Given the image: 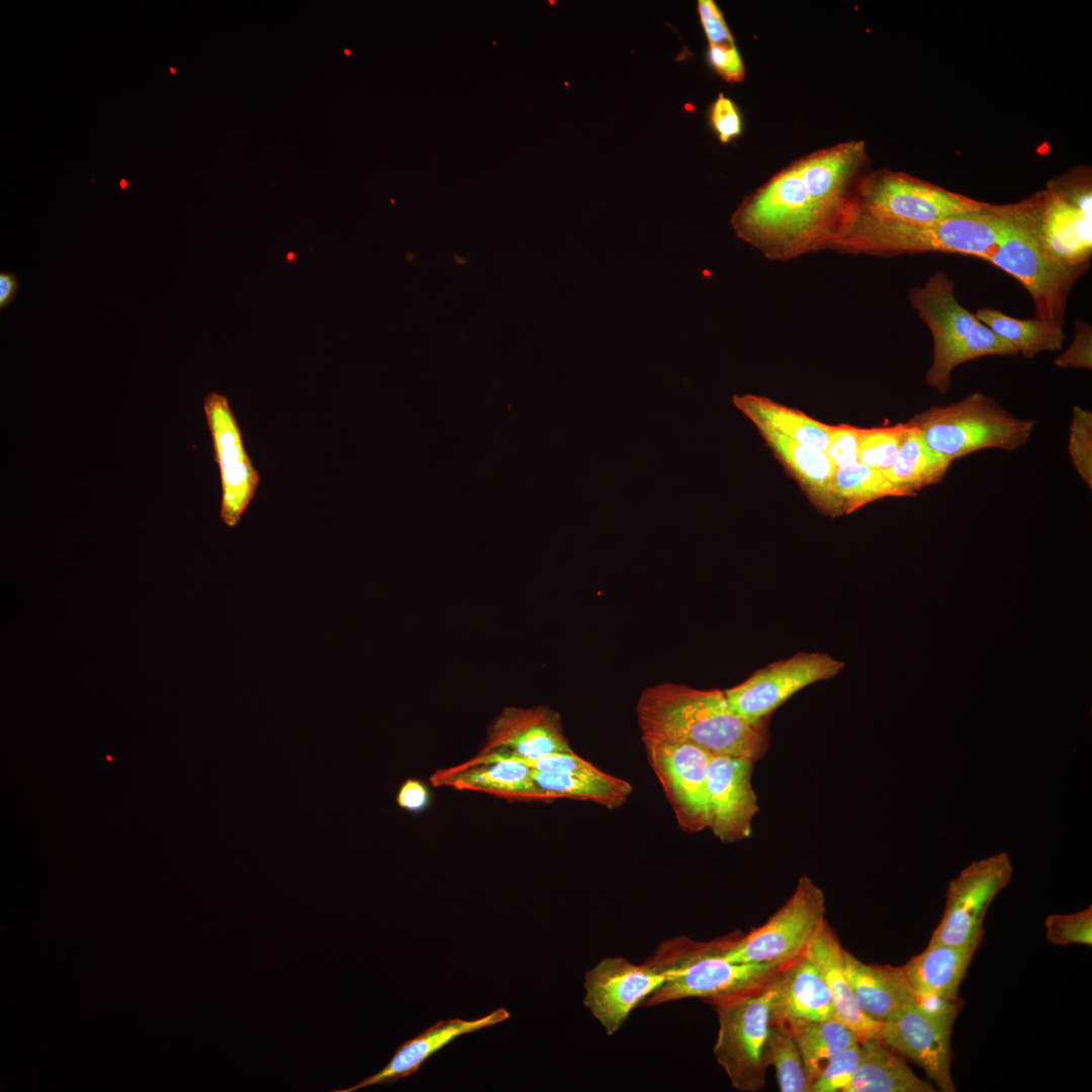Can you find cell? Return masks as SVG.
<instances>
[{"mask_svg":"<svg viewBox=\"0 0 1092 1092\" xmlns=\"http://www.w3.org/2000/svg\"><path fill=\"white\" fill-rule=\"evenodd\" d=\"M121 186H122V187L126 186V182H125V181H121Z\"/></svg>","mask_w":1092,"mask_h":1092,"instance_id":"cell-47","label":"cell"},{"mask_svg":"<svg viewBox=\"0 0 1092 1092\" xmlns=\"http://www.w3.org/2000/svg\"><path fill=\"white\" fill-rule=\"evenodd\" d=\"M532 768L515 757L475 754L457 765L437 769L430 777L434 787L474 791L509 801H545L556 798L537 785Z\"/></svg>","mask_w":1092,"mask_h":1092,"instance_id":"cell-20","label":"cell"},{"mask_svg":"<svg viewBox=\"0 0 1092 1092\" xmlns=\"http://www.w3.org/2000/svg\"><path fill=\"white\" fill-rule=\"evenodd\" d=\"M1013 867L1007 853L974 860L948 885L941 919L929 943L965 945L981 942L986 912L1007 887Z\"/></svg>","mask_w":1092,"mask_h":1092,"instance_id":"cell-11","label":"cell"},{"mask_svg":"<svg viewBox=\"0 0 1092 1092\" xmlns=\"http://www.w3.org/2000/svg\"><path fill=\"white\" fill-rule=\"evenodd\" d=\"M987 204L905 173L880 170L862 178L849 218L926 224L980 210Z\"/></svg>","mask_w":1092,"mask_h":1092,"instance_id":"cell-10","label":"cell"},{"mask_svg":"<svg viewBox=\"0 0 1092 1092\" xmlns=\"http://www.w3.org/2000/svg\"><path fill=\"white\" fill-rule=\"evenodd\" d=\"M572 749L558 714L546 706L507 707L492 721L480 755L537 759Z\"/></svg>","mask_w":1092,"mask_h":1092,"instance_id":"cell-19","label":"cell"},{"mask_svg":"<svg viewBox=\"0 0 1092 1092\" xmlns=\"http://www.w3.org/2000/svg\"><path fill=\"white\" fill-rule=\"evenodd\" d=\"M975 315L1026 358H1032L1044 351H1059L1063 347V328L1038 318H1016L990 307L979 308Z\"/></svg>","mask_w":1092,"mask_h":1092,"instance_id":"cell-32","label":"cell"},{"mask_svg":"<svg viewBox=\"0 0 1092 1092\" xmlns=\"http://www.w3.org/2000/svg\"><path fill=\"white\" fill-rule=\"evenodd\" d=\"M951 462L932 451L909 421L897 457L885 476L909 495L940 482Z\"/></svg>","mask_w":1092,"mask_h":1092,"instance_id":"cell-30","label":"cell"},{"mask_svg":"<svg viewBox=\"0 0 1092 1092\" xmlns=\"http://www.w3.org/2000/svg\"><path fill=\"white\" fill-rule=\"evenodd\" d=\"M708 59L725 81L737 83L744 79V64L736 47L709 46Z\"/></svg>","mask_w":1092,"mask_h":1092,"instance_id":"cell-44","label":"cell"},{"mask_svg":"<svg viewBox=\"0 0 1092 1092\" xmlns=\"http://www.w3.org/2000/svg\"><path fill=\"white\" fill-rule=\"evenodd\" d=\"M710 119L721 143L737 138L742 130V120L735 103L722 93L713 102Z\"/></svg>","mask_w":1092,"mask_h":1092,"instance_id":"cell-41","label":"cell"},{"mask_svg":"<svg viewBox=\"0 0 1092 1092\" xmlns=\"http://www.w3.org/2000/svg\"><path fill=\"white\" fill-rule=\"evenodd\" d=\"M925 444L949 460L982 449L1013 451L1031 437L1035 421L1018 419L982 392L935 405L910 421Z\"/></svg>","mask_w":1092,"mask_h":1092,"instance_id":"cell-7","label":"cell"},{"mask_svg":"<svg viewBox=\"0 0 1092 1092\" xmlns=\"http://www.w3.org/2000/svg\"><path fill=\"white\" fill-rule=\"evenodd\" d=\"M1008 205L984 208L926 224L852 216L832 251L844 255L896 257L930 252L986 259L1000 239Z\"/></svg>","mask_w":1092,"mask_h":1092,"instance_id":"cell-3","label":"cell"},{"mask_svg":"<svg viewBox=\"0 0 1092 1092\" xmlns=\"http://www.w3.org/2000/svg\"><path fill=\"white\" fill-rule=\"evenodd\" d=\"M766 1063L776 1071L782 1092H811L800 1050L790 1030L782 1023L772 1022L765 1049Z\"/></svg>","mask_w":1092,"mask_h":1092,"instance_id":"cell-34","label":"cell"},{"mask_svg":"<svg viewBox=\"0 0 1092 1092\" xmlns=\"http://www.w3.org/2000/svg\"><path fill=\"white\" fill-rule=\"evenodd\" d=\"M953 1022L928 1013L914 999L882 1023L881 1039L920 1066L939 1090L953 1092L950 1072Z\"/></svg>","mask_w":1092,"mask_h":1092,"instance_id":"cell-17","label":"cell"},{"mask_svg":"<svg viewBox=\"0 0 1092 1092\" xmlns=\"http://www.w3.org/2000/svg\"><path fill=\"white\" fill-rule=\"evenodd\" d=\"M1037 205V194L1008 205L1002 235L985 260L1021 283L1033 300L1035 318L1064 328L1069 294L1089 265H1065L1041 250Z\"/></svg>","mask_w":1092,"mask_h":1092,"instance_id":"cell-6","label":"cell"},{"mask_svg":"<svg viewBox=\"0 0 1092 1092\" xmlns=\"http://www.w3.org/2000/svg\"><path fill=\"white\" fill-rule=\"evenodd\" d=\"M772 978L754 991L711 1003L718 1017L713 1053L738 1091L756 1092L765 1084L768 1068L765 1049L775 995Z\"/></svg>","mask_w":1092,"mask_h":1092,"instance_id":"cell-9","label":"cell"},{"mask_svg":"<svg viewBox=\"0 0 1092 1092\" xmlns=\"http://www.w3.org/2000/svg\"><path fill=\"white\" fill-rule=\"evenodd\" d=\"M907 424L862 429L858 462L885 473L893 465Z\"/></svg>","mask_w":1092,"mask_h":1092,"instance_id":"cell-35","label":"cell"},{"mask_svg":"<svg viewBox=\"0 0 1092 1092\" xmlns=\"http://www.w3.org/2000/svg\"><path fill=\"white\" fill-rule=\"evenodd\" d=\"M1075 338L1070 347L1059 355L1055 365L1061 369H1092V329L1083 321H1077Z\"/></svg>","mask_w":1092,"mask_h":1092,"instance_id":"cell-40","label":"cell"},{"mask_svg":"<svg viewBox=\"0 0 1092 1092\" xmlns=\"http://www.w3.org/2000/svg\"><path fill=\"white\" fill-rule=\"evenodd\" d=\"M733 403L757 429L770 430L825 453L831 426L758 395H734Z\"/></svg>","mask_w":1092,"mask_h":1092,"instance_id":"cell-28","label":"cell"},{"mask_svg":"<svg viewBox=\"0 0 1092 1092\" xmlns=\"http://www.w3.org/2000/svg\"><path fill=\"white\" fill-rule=\"evenodd\" d=\"M844 663L827 653L801 652L768 664L724 691L731 710L750 724L765 719L800 690L836 676Z\"/></svg>","mask_w":1092,"mask_h":1092,"instance_id":"cell-12","label":"cell"},{"mask_svg":"<svg viewBox=\"0 0 1092 1092\" xmlns=\"http://www.w3.org/2000/svg\"><path fill=\"white\" fill-rule=\"evenodd\" d=\"M758 430L819 507L834 514L841 510L833 493L834 469L824 452L770 430Z\"/></svg>","mask_w":1092,"mask_h":1092,"instance_id":"cell-27","label":"cell"},{"mask_svg":"<svg viewBox=\"0 0 1092 1092\" xmlns=\"http://www.w3.org/2000/svg\"><path fill=\"white\" fill-rule=\"evenodd\" d=\"M1068 450L1075 470L1091 488L1092 413L1077 405L1073 408Z\"/></svg>","mask_w":1092,"mask_h":1092,"instance_id":"cell-36","label":"cell"},{"mask_svg":"<svg viewBox=\"0 0 1092 1092\" xmlns=\"http://www.w3.org/2000/svg\"><path fill=\"white\" fill-rule=\"evenodd\" d=\"M860 1060L846 1092H933L927 1081L917 1077L908 1065L882 1039L859 1041Z\"/></svg>","mask_w":1092,"mask_h":1092,"instance_id":"cell-26","label":"cell"},{"mask_svg":"<svg viewBox=\"0 0 1092 1092\" xmlns=\"http://www.w3.org/2000/svg\"><path fill=\"white\" fill-rule=\"evenodd\" d=\"M1046 938L1057 945L1092 944V908L1072 914H1052L1045 918Z\"/></svg>","mask_w":1092,"mask_h":1092,"instance_id":"cell-37","label":"cell"},{"mask_svg":"<svg viewBox=\"0 0 1092 1092\" xmlns=\"http://www.w3.org/2000/svg\"><path fill=\"white\" fill-rule=\"evenodd\" d=\"M648 761L679 826L697 832L708 826L707 776L711 753L690 743L642 736Z\"/></svg>","mask_w":1092,"mask_h":1092,"instance_id":"cell-14","label":"cell"},{"mask_svg":"<svg viewBox=\"0 0 1092 1092\" xmlns=\"http://www.w3.org/2000/svg\"><path fill=\"white\" fill-rule=\"evenodd\" d=\"M697 7L709 46L736 47L717 4L712 0H699Z\"/></svg>","mask_w":1092,"mask_h":1092,"instance_id":"cell-42","label":"cell"},{"mask_svg":"<svg viewBox=\"0 0 1092 1092\" xmlns=\"http://www.w3.org/2000/svg\"><path fill=\"white\" fill-rule=\"evenodd\" d=\"M860 1060L859 1041L827 1063L815 1077L811 1092H846Z\"/></svg>","mask_w":1092,"mask_h":1092,"instance_id":"cell-38","label":"cell"},{"mask_svg":"<svg viewBox=\"0 0 1092 1092\" xmlns=\"http://www.w3.org/2000/svg\"><path fill=\"white\" fill-rule=\"evenodd\" d=\"M843 967L856 1004L873 1020L883 1023L914 1000L902 967L866 964L845 949Z\"/></svg>","mask_w":1092,"mask_h":1092,"instance_id":"cell-24","label":"cell"},{"mask_svg":"<svg viewBox=\"0 0 1092 1092\" xmlns=\"http://www.w3.org/2000/svg\"><path fill=\"white\" fill-rule=\"evenodd\" d=\"M784 1025L797 1042L811 1085L827 1063L859 1041L856 1033L837 1017L822 1021H795Z\"/></svg>","mask_w":1092,"mask_h":1092,"instance_id":"cell-31","label":"cell"},{"mask_svg":"<svg viewBox=\"0 0 1092 1092\" xmlns=\"http://www.w3.org/2000/svg\"><path fill=\"white\" fill-rule=\"evenodd\" d=\"M17 277L11 272H0V308H4L15 297L18 290Z\"/></svg>","mask_w":1092,"mask_h":1092,"instance_id":"cell-46","label":"cell"},{"mask_svg":"<svg viewBox=\"0 0 1092 1092\" xmlns=\"http://www.w3.org/2000/svg\"><path fill=\"white\" fill-rule=\"evenodd\" d=\"M519 760L535 770L544 772L594 771L599 769L573 751L553 753L537 759Z\"/></svg>","mask_w":1092,"mask_h":1092,"instance_id":"cell-43","label":"cell"},{"mask_svg":"<svg viewBox=\"0 0 1092 1092\" xmlns=\"http://www.w3.org/2000/svg\"><path fill=\"white\" fill-rule=\"evenodd\" d=\"M754 761L749 758L711 754L707 776L708 826L722 841L733 842L750 834L758 812L751 786Z\"/></svg>","mask_w":1092,"mask_h":1092,"instance_id":"cell-18","label":"cell"},{"mask_svg":"<svg viewBox=\"0 0 1092 1092\" xmlns=\"http://www.w3.org/2000/svg\"><path fill=\"white\" fill-rule=\"evenodd\" d=\"M862 428L851 426L832 427L825 451L834 471L858 462Z\"/></svg>","mask_w":1092,"mask_h":1092,"instance_id":"cell-39","label":"cell"},{"mask_svg":"<svg viewBox=\"0 0 1092 1092\" xmlns=\"http://www.w3.org/2000/svg\"><path fill=\"white\" fill-rule=\"evenodd\" d=\"M532 770L537 785L556 799L589 800L613 809L624 804L632 792L630 783L600 769L574 772Z\"/></svg>","mask_w":1092,"mask_h":1092,"instance_id":"cell-29","label":"cell"},{"mask_svg":"<svg viewBox=\"0 0 1092 1092\" xmlns=\"http://www.w3.org/2000/svg\"><path fill=\"white\" fill-rule=\"evenodd\" d=\"M979 944L928 943L902 967L914 998L958 999L959 987Z\"/></svg>","mask_w":1092,"mask_h":1092,"instance_id":"cell-25","label":"cell"},{"mask_svg":"<svg viewBox=\"0 0 1092 1092\" xmlns=\"http://www.w3.org/2000/svg\"><path fill=\"white\" fill-rule=\"evenodd\" d=\"M833 493L840 509L846 513L882 497L909 496L883 472L860 462L834 471Z\"/></svg>","mask_w":1092,"mask_h":1092,"instance_id":"cell-33","label":"cell"},{"mask_svg":"<svg viewBox=\"0 0 1092 1092\" xmlns=\"http://www.w3.org/2000/svg\"><path fill=\"white\" fill-rule=\"evenodd\" d=\"M862 141H847L795 160L747 195L730 223L736 237L771 261L830 250L868 174Z\"/></svg>","mask_w":1092,"mask_h":1092,"instance_id":"cell-1","label":"cell"},{"mask_svg":"<svg viewBox=\"0 0 1092 1092\" xmlns=\"http://www.w3.org/2000/svg\"><path fill=\"white\" fill-rule=\"evenodd\" d=\"M509 1017L510 1012L507 1009L497 1008L473 1020L451 1018L438 1021L419 1035L400 1044L390 1061L377 1073L360 1080L349 1088L332 1091L355 1092L372 1086H387L395 1083L414 1075L431 1056L458 1036L495 1025Z\"/></svg>","mask_w":1092,"mask_h":1092,"instance_id":"cell-21","label":"cell"},{"mask_svg":"<svg viewBox=\"0 0 1092 1092\" xmlns=\"http://www.w3.org/2000/svg\"><path fill=\"white\" fill-rule=\"evenodd\" d=\"M1089 181L1051 183L1038 193L1035 235L1041 250L1069 266L1089 265L1092 254Z\"/></svg>","mask_w":1092,"mask_h":1092,"instance_id":"cell-13","label":"cell"},{"mask_svg":"<svg viewBox=\"0 0 1092 1092\" xmlns=\"http://www.w3.org/2000/svg\"><path fill=\"white\" fill-rule=\"evenodd\" d=\"M430 800L427 787L417 779H406L395 794L396 805L408 812L424 810Z\"/></svg>","mask_w":1092,"mask_h":1092,"instance_id":"cell-45","label":"cell"},{"mask_svg":"<svg viewBox=\"0 0 1092 1092\" xmlns=\"http://www.w3.org/2000/svg\"><path fill=\"white\" fill-rule=\"evenodd\" d=\"M644 964L666 973L665 981L641 1006L698 998L713 1003L754 991L765 985L785 966L736 964L716 954L709 941L677 936L662 941Z\"/></svg>","mask_w":1092,"mask_h":1092,"instance_id":"cell-4","label":"cell"},{"mask_svg":"<svg viewBox=\"0 0 1092 1092\" xmlns=\"http://www.w3.org/2000/svg\"><path fill=\"white\" fill-rule=\"evenodd\" d=\"M203 411L220 477V518L225 526L233 528L254 498L260 476L245 449L228 397L210 392L204 398Z\"/></svg>","mask_w":1092,"mask_h":1092,"instance_id":"cell-15","label":"cell"},{"mask_svg":"<svg viewBox=\"0 0 1092 1092\" xmlns=\"http://www.w3.org/2000/svg\"><path fill=\"white\" fill-rule=\"evenodd\" d=\"M636 710L642 736L690 743L711 754L754 762L768 746L765 725L750 724L737 716L724 691L718 689L658 685L641 694Z\"/></svg>","mask_w":1092,"mask_h":1092,"instance_id":"cell-2","label":"cell"},{"mask_svg":"<svg viewBox=\"0 0 1092 1092\" xmlns=\"http://www.w3.org/2000/svg\"><path fill=\"white\" fill-rule=\"evenodd\" d=\"M843 950L834 930L825 920L806 954L823 977L831 994L835 1016L859 1038L881 1039L882 1023L868 1017L856 1004L843 967Z\"/></svg>","mask_w":1092,"mask_h":1092,"instance_id":"cell-23","label":"cell"},{"mask_svg":"<svg viewBox=\"0 0 1092 1092\" xmlns=\"http://www.w3.org/2000/svg\"><path fill=\"white\" fill-rule=\"evenodd\" d=\"M772 983V1022L788 1024L836 1017L829 989L806 953L779 971Z\"/></svg>","mask_w":1092,"mask_h":1092,"instance_id":"cell-22","label":"cell"},{"mask_svg":"<svg viewBox=\"0 0 1092 1092\" xmlns=\"http://www.w3.org/2000/svg\"><path fill=\"white\" fill-rule=\"evenodd\" d=\"M825 912L823 891L803 876L792 896L762 925L709 942L716 954L731 963L787 966L806 952L826 920Z\"/></svg>","mask_w":1092,"mask_h":1092,"instance_id":"cell-8","label":"cell"},{"mask_svg":"<svg viewBox=\"0 0 1092 1092\" xmlns=\"http://www.w3.org/2000/svg\"><path fill=\"white\" fill-rule=\"evenodd\" d=\"M664 972L625 958H605L584 974L583 1004L608 1035L666 979Z\"/></svg>","mask_w":1092,"mask_h":1092,"instance_id":"cell-16","label":"cell"},{"mask_svg":"<svg viewBox=\"0 0 1092 1092\" xmlns=\"http://www.w3.org/2000/svg\"><path fill=\"white\" fill-rule=\"evenodd\" d=\"M171 72H172V73H175V70H174L173 68H171Z\"/></svg>","mask_w":1092,"mask_h":1092,"instance_id":"cell-48","label":"cell"},{"mask_svg":"<svg viewBox=\"0 0 1092 1092\" xmlns=\"http://www.w3.org/2000/svg\"><path fill=\"white\" fill-rule=\"evenodd\" d=\"M954 288V281L945 272L937 271L923 285L909 291L912 308L932 336V362L925 382L939 393L948 390L952 371L959 365L983 356L1018 354L958 301Z\"/></svg>","mask_w":1092,"mask_h":1092,"instance_id":"cell-5","label":"cell"}]
</instances>
